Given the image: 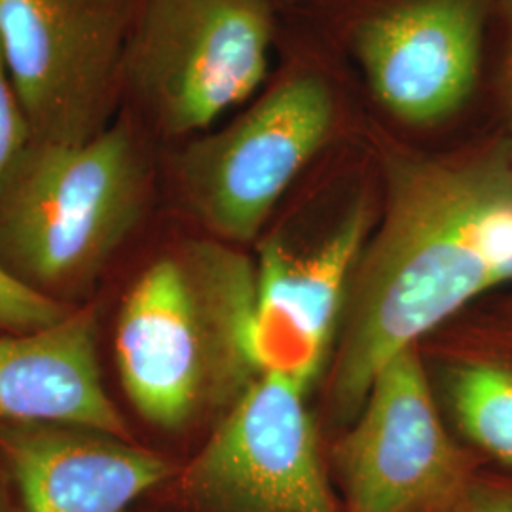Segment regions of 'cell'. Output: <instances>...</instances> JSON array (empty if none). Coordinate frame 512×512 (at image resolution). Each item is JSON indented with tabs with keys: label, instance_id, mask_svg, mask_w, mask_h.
<instances>
[{
	"label": "cell",
	"instance_id": "cell-15",
	"mask_svg": "<svg viewBox=\"0 0 512 512\" xmlns=\"http://www.w3.org/2000/svg\"><path fill=\"white\" fill-rule=\"evenodd\" d=\"M33 143V131L0 48V192Z\"/></svg>",
	"mask_w": 512,
	"mask_h": 512
},
{
	"label": "cell",
	"instance_id": "cell-16",
	"mask_svg": "<svg viewBox=\"0 0 512 512\" xmlns=\"http://www.w3.org/2000/svg\"><path fill=\"white\" fill-rule=\"evenodd\" d=\"M458 512H512L511 482H478Z\"/></svg>",
	"mask_w": 512,
	"mask_h": 512
},
{
	"label": "cell",
	"instance_id": "cell-11",
	"mask_svg": "<svg viewBox=\"0 0 512 512\" xmlns=\"http://www.w3.org/2000/svg\"><path fill=\"white\" fill-rule=\"evenodd\" d=\"M4 444L27 512H124L173 475L162 456L84 427L23 423Z\"/></svg>",
	"mask_w": 512,
	"mask_h": 512
},
{
	"label": "cell",
	"instance_id": "cell-2",
	"mask_svg": "<svg viewBox=\"0 0 512 512\" xmlns=\"http://www.w3.org/2000/svg\"><path fill=\"white\" fill-rule=\"evenodd\" d=\"M256 266L236 249L188 243L150 264L118 317L116 361L131 404L175 431L228 406L260 370L251 349Z\"/></svg>",
	"mask_w": 512,
	"mask_h": 512
},
{
	"label": "cell",
	"instance_id": "cell-3",
	"mask_svg": "<svg viewBox=\"0 0 512 512\" xmlns=\"http://www.w3.org/2000/svg\"><path fill=\"white\" fill-rule=\"evenodd\" d=\"M143 200L126 124L84 143L33 141L0 192V264L40 293L86 283L131 234Z\"/></svg>",
	"mask_w": 512,
	"mask_h": 512
},
{
	"label": "cell",
	"instance_id": "cell-4",
	"mask_svg": "<svg viewBox=\"0 0 512 512\" xmlns=\"http://www.w3.org/2000/svg\"><path fill=\"white\" fill-rule=\"evenodd\" d=\"M272 38L268 0H143L124 84L167 135L198 133L255 93Z\"/></svg>",
	"mask_w": 512,
	"mask_h": 512
},
{
	"label": "cell",
	"instance_id": "cell-1",
	"mask_svg": "<svg viewBox=\"0 0 512 512\" xmlns=\"http://www.w3.org/2000/svg\"><path fill=\"white\" fill-rule=\"evenodd\" d=\"M512 285V152L393 156L384 220L351 275L330 410L353 420L376 374L478 296Z\"/></svg>",
	"mask_w": 512,
	"mask_h": 512
},
{
	"label": "cell",
	"instance_id": "cell-13",
	"mask_svg": "<svg viewBox=\"0 0 512 512\" xmlns=\"http://www.w3.org/2000/svg\"><path fill=\"white\" fill-rule=\"evenodd\" d=\"M446 399L461 435L512 469V340L480 348L450 366Z\"/></svg>",
	"mask_w": 512,
	"mask_h": 512
},
{
	"label": "cell",
	"instance_id": "cell-9",
	"mask_svg": "<svg viewBox=\"0 0 512 512\" xmlns=\"http://www.w3.org/2000/svg\"><path fill=\"white\" fill-rule=\"evenodd\" d=\"M484 0H401L366 18L355 52L387 112L408 126L456 114L480 71Z\"/></svg>",
	"mask_w": 512,
	"mask_h": 512
},
{
	"label": "cell",
	"instance_id": "cell-8",
	"mask_svg": "<svg viewBox=\"0 0 512 512\" xmlns=\"http://www.w3.org/2000/svg\"><path fill=\"white\" fill-rule=\"evenodd\" d=\"M300 385L260 374L183 476L202 512H338Z\"/></svg>",
	"mask_w": 512,
	"mask_h": 512
},
{
	"label": "cell",
	"instance_id": "cell-5",
	"mask_svg": "<svg viewBox=\"0 0 512 512\" xmlns=\"http://www.w3.org/2000/svg\"><path fill=\"white\" fill-rule=\"evenodd\" d=\"M137 0H0V48L38 143L109 128Z\"/></svg>",
	"mask_w": 512,
	"mask_h": 512
},
{
	"label": "cell",
	"instance_id": "cell-18",
	"mask_svg": "<svg viewBox=\"0 0 512 512\" xmlns=\"http://www.w3.org/2000/svg\"><path fill=\"white\" fill-rule=\"evenodd\" d=\"M509 313H511V317H512V300H511V306H509Z\"/></svg>",
	"mask_w": 512,
	"mask_h": 512
},
{
	"label": "cell",
	"instance_id": "cell-10",
	"mask_svg": "<svg viewBox=\"0 0 512 512\" xmlns=\"http://www.w3.org/2000/svg\"><path fill=\"white\" fill-rule=\"evenodd\" d=\"M368 219L365 205L355 207L329 238L304 255L275 239L262 247L251 329L260 374L281 376L302 389L317 380L342 323Z\"/></svg>",
	"mask_w": 512,
	"mask_h": 512
},
{
	"label": "cell",
	"instance_id": "cell-17",
	"mask_svg": "<svg viewBox=\"0 0 512 512\" xmlns=\"http://www.w3.org/2000/svg\"><path fill=\"white\" fill-rule=\"evenodd\" d=\"M505 18H507V57H505V71H503V101H505V114H507V139L505 145L512 152V0H505Z\"/></svg>",
	"mask_w": 512,
	"mask_h": 512
},
{
	"label": "cell",
	"instance_id": "cell-14",
	"mask_svg": "<svg viewBox=\"0 0 512 512\" xmlns=\"http://www.w3.org/2000/svg\"><path fill=\"white\" fill-rule=\"evenodd\" d=\"M69 313L54 296L29 287L0 264V330L12 334L44 329Z\"/></svg>",
	"mask_w": 512,
	"mask_h": 512
},
{
	"label": "cell",
	"instance_id": "cell-12",
	"mask_svg": "<svg viewBox=\"0 0 512 512\" xmlns=\"http://www.w3.org/2000/svg\"><path fill=\"white\" fill-rule=\"evenodd\" d=\"M0 418L126 437V421L101 380L92 311L0 336Z\"/></svg>",
	"mask_w": 512,
	"mask_h": 512
},
{
	"label": "cell",
	"instance_id": "cell-6",
	"mask_svg": "<svg viewBox=\"0 0 512 512\" xmlns=\"http://www.w3.org/2000/svg\"><path fill=\"white\" fill-rule=\"evenodd\" d=\"M334 112L323 78H285L238 120L184 150L179 177L186 203L224 241L255 239L283 192L325 145Z\"/></svg>",
	"mask_w": 512,
	"mask_h": 512
},
{
	"label": "cell",
	"instance_id": "cell-7",
	"mask_svg": "<svg viewBox=\"0 0 512 512\" xmlns=\"http://www.w3.org/2000/svg\"><path fill=\"white\" fill-rule=\"evenodd\" d=\"M334 465L349 512H458L473 461L440 418L420 355H395L376 374Z\"/></svg>",
	"mask_w": 512,
	"mask_h": 512
}]
</instances>
